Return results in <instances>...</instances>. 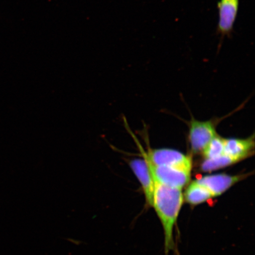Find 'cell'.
Returning <instances> with one entry per match:
<instances>
[{"instance_id": "cell-1", "label": "cell", "mask_w": 255, "mask_h": 255, "mask_svg": "<svg viewBox=\"0 0 255 255\" xmlns=\"http://www.w3.org/2000/svg\"><path fill=\"white\" fill-rule=\"evenodd\" d=\"M154 181L152 206L154 207L163 227L165 255H168L174 247V228L183 205L184 197L181 190L166 186L155 179Z\"/></svg>"}, {"instance_id": "cell-2", "label": "cell", "mask_w": 255, "mask_h": 255, "mask_svg": "<svg viewBox=\"0 0 255 255\" xmlns=\"http://www.w3.org/2000/svg\"><path fill=\"white\" fill-rule=\"evenodd\" d=\"M142 157L157 166L183 169L191 171L192 160L189 156L174 149L162 148L149 149L147 153L141 149Z\"/></svg>"}, {"instance_id": "cell-3", "label": "cell", "mask_w": 255, "mask_h": 255, "mask_svg": "<svg viewBox=\"0 0 255 255\" xmlns=\"http://www.w3.org/2000/svg\"><path fill=\"white\" fill-rule=\"evenodd\" d=\"M217 7L219 21L216 33L221 39L218 46L220 49L225 38L232 36L238 14L239 0H220Z\"/></svg>"}, {"instance_id": "cell-4", "label": "cell", "mask_w": 255, "mask_h": 255, "mask_svg": "<svg viewBox=\"0 0 255 255\" xmlns=\"http://www.w3.org/2000/svg\"><path fill=\"white\" fill-rule=\"evenodd\" d=\"M143 158L147 162L153 178L158 182L180 190L189 183L191 171L178 168L157 166L152 164L145 158Z\"/></svg>"}, {"instance_id": "cell-5", "label": "cell", "mask_w": 255, "mask_h": 255, "mask_svg": "<svg viewBox=\"0 0 255 255\" xmlns=\"http://www.w3.org/2000/svg\"><path fill=\"white\" fill-rule=\"evenodd\" d=\"M217 135L214 124L211 121H191L189 140L194 153L203 152L209 143Z\"/></svg>"}, {"instance_id": "cell-6", "label": "cell", "mask_w": 255, "mask_h": 255, "mask_svg": "<svg viewBox=\"0 0 255 255\" xmlns=\"http://www.w3.org/2000/svg\"><path fill=\"white\" fill-rule=\"evenodd\" d=\"M247 176V174L231 175L219 174L205 175L196 181L205 187L214 197L222 195L235 184L245 179Z\"/></svg>"}, {"instance_id": "cell-7", "label": "cell", "mask_w": 255, "mask_h": 255, "mask_svg": "<svg viewBox=\"0 0 255 255\" xmlns=\"http://www.w3.org/2000/svg\"><path fill=\"white\" fill-rule=\"evenodd\" d=\"M129 165L141 185L146 203L148 205L152 206L154 191V181L147 162L144 158H135L130 160Z\"/></svg>"}, {"instance_id": "cell-8", "label": "cell", "mask_w": 255, "mask_h": 255, "mask_svg": "<svg viewBox=\"0 0 255 255\" xmlns=\"http://www.w3.org/2000/svg\"><path fill=\"white\" fill-rule=\"evenodd\" d=\"M254 135L247 139H225L224 154L238 162L254 153Z\"/></svg>"}, {"instance_id": "cell-9", "label": "cell", "mask_w": 255, "mask_h": 255, "mask_svg": "<svg viewBox=\"0 0 255 255\" xmlns=\"http://www.w3.org/2000/svg\"><path fill=\"white\" fill-rule=\"evenodd\" d=\"M212 197L210 191L196 180L190 184L184 194L186 202L193 206L205 203Z\"/></svg>"}, {"instance_id": "cell-10", "label": "cell", "mask_w": 255, "mask_h": 255, "mask_svg": "<svg viewBox=\"0 0 255 255\" xmlns=\"http://www.w3.org/2000/svg\"><path fill=\"white\" fill-rule=\"evenodd\" d=\"M238 162L237 160L232 158L230 156L223 154L215 158L205 159L201 165V169L203 171L211 172L230 166V165L237 163Z\"/></svg>"}, {"instance_id": "cell-11", "label": "cell", "mask_w": 255, "mask_h": 255, "mask_svg": "<svg viewBox=\"0 0 255 255\" xmlns=\"http://www.w3.org/2000/svg\"><path fill=\"white\" fill-rule=\"evenodd\" d=\"M225 138L216 135L203 151L205 159H213L224 154Z\"/></svg>"}]
</instances>
